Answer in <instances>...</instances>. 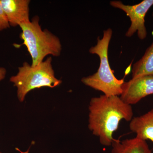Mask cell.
<instances>
[{
	"label": "cell",
	"mask_w": 153,
	"mask_h": 153,
	"mask_svg": "<svg viewBox=\"0 0 153 153\" xmlns=\"http://www.w3.org/2000/svg\"><path fill=\"white\" fill-rule=\"evenodd\" d=\"M110 4L114 7L123 11L130 19L131 25L126 33V37H131L137 33L140 40H144L146 38L145 17L153 5V0H144L134 5L124 4L120 1H111Z\"/></svg>",
	"instance_id": "obj_5"
},
{
	"label": "cell",
	"mask_w": 153,
	"mask_h": 153,
	"mask_svg": "<svg viewBox=\"0 0 153 153\" xmlns=\"http://www.w3.org/2000/svg\"><path fill=\"white\" fill-rule=\"evenodd\" d=\"M10 27L7 18L3 10L0 1V32L8 29Z\"/></svg>",
	"instance_id": "obj_11"
},
{
	"label": "cell",
	"mask_w": 153,
	"mask_h": 153,
	"mask_svg": "<svg viewBox=\"0 0 153 153\" xmlns=\"http://www.w3.org/2000/svg\"><path fill=\"white\" fill-rule=\"evenodd\" d=\"M17 149L18 150H19V152H21V153H29V150H28L27 151H26V152H22V151H20V150L18 149ZM0 153H2L1 152H0Z\"/></svg>",
	"instance_id": "obj_13"
},
{
	"label": "cell",
	"mask_w": 153,
	"mask_h": 153,
	"mask_svg": "<svg viewBox=\"0 0 153 153\" xmlns=\"http://www.w3.org/2000/svg\"><path fill=\"white\" fill-rule=\"evenodd\" d=\"M152 16H153V13H152Z\"/></svg>",
	"instance_id": "obj_14"
},
{
	"label": "cell",
	"mask_w": 153,
	"mask_h": 153,
	"mask_svg": "<svg viewBox=\"0 0 153 153\" xmlns=\"http://www.w3.org/2000/svg\"><path fill=\"white\" fill-rule=\"evenodd\" d=\"M132 78L143 75H153V42L142 57L133 66Z\"/></svg>",
	"instance_id": "obj_10"
},
{
	"label": "cell",
	"mask_w": 153,
	"mask_h": 153,
	"mask_svg": "<svg viewBox=\"0 0 153 153\" xmlns=\"http://www.w3.org/2000/svg\"><path fill=\"white\" fill-rule=\"evenodd\" d=\"M52 60V57H49L35 66L25 62L18 68L17 74L10 78V82L17 88V97L20 102L25 101L26 96L33 89L44 87L53 88L61 84L62 81L55 76Z\"/></svg>",
	"instance_id": "obj_4"
},
{
	"label": "cell",
	"mask_w": 153,
	"mask_h": 153,
	"mask_svg": "<svg viewBox=\"0 0 153 153\" xmlns=\"http://www.w3.org/2000/svg\"><path fill=\"white\" fill-rule=\"evenodd\" d=\"M88 128L102 146H111L113 135L122 120L130 122L133 118L131 105L118 96L102 95L91 98L88 106Z\"/></svg>",
	"instance_id": "obj_1"
},
{
	"label": "cell",
	"mask_w": 153,
	"mask_h": 153,
	"mask_svg": "<svg viewBox=\"0 0 153 153\" xmlns=\"http://www.w3.org/2000/svg\"><path fill=\"white\" fill-rule=\"evenodd\" d=\"M10 26L16 27L30 22V0H0Z\"/></svg>",
	"instance_id": "obj_7"
},
{
	"label": "cell",
	"mask_w": 153,
	"mask_h": 153,
	"mask_svg": "<svg viewBox=\"0 0 153 153\" xmlns=\"http://www.w3.org/2000/svg\"><path fill=\"white\" fill-rule=\"evenodd\" d=\"M39 21L36 16L30 22L19 26L22 30L20 38L32 57L33 66L41 63L48 55L59 57L62 52L60 39L47 29L42 30Z\"/></svg>",
	"instance_id": "obj_3"
},
{
	"label": "cell",
	"mask_w": 153,
	"mask_h": 153,
	"mask_svg": "<svg viewBox=\"0 0 153 153\" xmlns=\"http://www.w3.org/2000/svg\"><path fill=\"white\" fill-rule=\"evenodd\" d=\"M7 71L4 67L0 66V81H2L5 78Z\"/></svg>",
	"instance_id": "obj_12"
},
{
	"label": "cell",
	"mask_w": 153,
	"mask_h": 153,
	"mask_svg": "<svg viewBox=\"0 0 153 153\" xmlns=\"http://www.w3.org/2000/svg\"><path fill=\"white\" fill-rule=\"evenodd\" d=\"M122 89V100L130 105L137 104L146 97L153 94V75H143L125 81Z\"/></svg>",
	"instance_id": "obj_6"
},
{
	"label": "cell",
	"mask_w": 153,
	"mask_h": 153,
	"mask_svg": "<svg viewBox=\"0 0 153 153\" xmlns=\"http://www.w3.org/2000/svg\"><path fill=\"white\" fill-rule=\"evenodd\" d=\"M129 129L136 137L153 143V108L140 116L133 117L130 122Z\"/></svg>",
	"instance_id": "obj_8"
},
{
	"label": "cell",
	"mask_w": 153,
	"mask_h": 153,
	"mask_svg": "<svg viewBox=\"0 0 153 153\" xmlns=\"http://www.w3.org/2000/svg\"><path fill=\"white\" fill-rule=\"evenodd\" d=\"M111 146V153H153L146 141L136 137L122 141L114 139Z\"/></svg>",
	"instance_id": "obj_9"
},
{
	"label": "cell",
	"mask_w": 153,
	"mask_h": 153,
	"mask_svg": "<svg viewBox=\"0 0 153 153\" xmlns=\"http://www.w3.org/2000/svg\"><path fill=\"white\" fill-rule=\"evenodd\" d=\"M110 28L103 31V37L97 39V44L91 47V54L97 55L100 59V64L95 73L81 79V82L86 86L101 91L106 96H120L122 92L124 79H118L114 76L110 66L108 58V49L110 41L112 36Z\"/></svg>",
	"instance_id": "obj_2"
}]
</instances>
